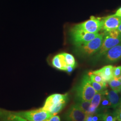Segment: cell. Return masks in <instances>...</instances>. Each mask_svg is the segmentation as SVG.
<instances>
[{"mask_svg": "<svg viewBox=\"0 0 121 121\" xmlns=\"http://www.w3.org/2000/svg\"><path fill=\"white\" fill-rule=\"evenodd\" d=\"M114 14L117 16L121 17V7L119 8L117 10L115 14Z\"/></svg>", "mask_w": 121, "mask_h": 121, "instance_id": "cell-27", "label": "cell"}, {"mask_svg": "<svg viewBox=\"0 0 121 121\" xmlns=\"http://www.w3.org/2000/svg\"><path fill=\"white\" fill-rule=\"evenodd\" d=\"M76 25L87 32L91 33H98L102 27V19L91 16L90 19Z\"/></svg>", "mask_w": 121, "mask_h": 121, "instance_id": "cell-7", "label": "cell"}, {"mask_svg": "<svg viewBox=\"0 0 121 121\" xmlns=\"http://www.w3.org/2000/svg\"><path fill=\"white\" fill-rule=\"evenodd\" d=\"M52 65L57 69L66 70L67 65L65 62L63 53L55 55L52 59Z\"/></svg>", "mask_w": 121, "mask_h": 121, "instance_id": "cell-13", "label": "cell"}, {"mask_svg": "<svg viewBox=\"0 0 121 121\" xmlns=\"http://www.w3.org/2000/svg\"><path fill=\"white\" fill-rule=\"evenodd\" d=\"M99 33H91L87 32L76 25L73 27L70 31V35L73 44L75 46L86 43L94 39Z\"/></svg>", "mask_w": 121, "mask_h": 121, "instance_id": "cell-6", "label": "cell"}, {"mask_svg": "<svg viewBox=\"0 0 121 121\" xmlns=\"http://www.w3.org/2000/svg\"><path fill=\"white\" fill-rule=\"evenodd\" d=\"M74 67L72 66H70V65H67V67H66V71L68 73H70L73 70V69H74Z\"/></svg>", "mask_w": 121, "mask_h": 121, "instance_id": "cell-26", "label": "cell"}, {"mask_svg": "<svg viewBox=\"0 0 121 121\" xmlns=\"http://www.w3.org/2000/svg\"><path fill=\"white\" fill-rule=\"evenodd\" d=\"M91 84L96 92H103L106 90L107 86H104L98 82L91 81Z\"/></svg>", "mask_w": 121, "mask_h": 121, "instance_id": "cell-20", "label": "cell"}, {"mask_svg": "<svg viewBox=\"0 0 121 121\" xmlns=\"http://www.w3.org/2000/svg\"><path fill=\"white\" fill-rule=\"evenodd\" d=\"M119 78V79H120V81H121V76L120 77V78Z\"/></svg>", "mask_w": 121, "mask_h": 121, "instance_id": "cell-30", "label": "cell"}, {"mask_svg": "<svg viewBox=\"0 0 121 121\" xmlns=\"http://www.w3.org/2000/svg\"><path fill=\"white\" fill-rule=\"evenodd\" d=\"M104 91L103 92H96L95 93L93 98L91 100V106L98 108L104 95Z\"/></svg>", "mask_w": 121, "mask_h": 121, "instance_id": "cell-15", "label": "cell"}, {"mask_svg": "<svg viewBox=\"0 0 121 121\" xmlns=\"http://www.w3.org/2000/svg\"><path fill=\"white\" fill-rule=\"evenodd\" d=\"M109 85L113 90L117 93L120 92L121 89V82L119 78H112L108 82Z\"/></svg>", "mask_w": 121, "mask_h": 121, "instance_id": "cell-14", "label": "cell"}, {"mask_svg": "<svg viewBox=\"0 0 121 121\" xmlns=\"http://www.w3.org/2000/svg\"></svg>", "mask_w": 121, "mask_h": 121, "instance_id": "cell-32", "label": "cell"}, {"mask_svg": "<svg viewBox=\"0 0 121 121\" xmlns=\"http://www.w3.org/2000/svg\"><path fill=\"white\" fill-rule=\"evenodd\" d=\"M117 30L118 31V32L120 33V34L121 35V23L120 24V25L118 26V27L117 29Z\"/></svg>", "mask_w": 121, "mask_h": 121, "instance_id": "cell-28", "label": "cell"}, {"mask_svg": "<svg viewBox=\"0 0 121 121\" xmlns=\"http://www.w3.org/2000/svg\"><path fill=\"white\" fill-rule=\"evenodd\" d=\"M53 116L42 108L17 112L0 108V121H44Z\"/></svg>", "mask_w": 121, "mask_h": 121, "instance_id": "cell-1", "label": "cell"}, {"mask_svg": "<svg viewBox=\"0 0 121 121\" xmlns=\"http://www.w3.org/2000/svg\"><path fill=\"white\" fill-rule=\"evenodd\" d=\"M107 62L112 63L121 59V43L108 50L104 55Z\"/></svg>", "mask_w": 121, "mask_h": 121, "instance_id": "cell-10", "label": "cell"}, {"mask_svg": "<svg viewBox=\"0 0 121 121\" xmlns=\"http://www.w3.org/2000/svg\"><path fill=\"white\" fill-rule=\"evenodd\" d=\"M63 55L67 65H70L74 67L76 66V61L73 55L66 52H63Z\"/></svg>", "mask_w": 121, "mask_h": 121, "instance_id": "cell-16", "label": "cell"}, {"mask_svg": "<svg viewBox=\"0 0 121 121\" xmlns=\"http://www.w3.org/2000/svg\"><path fill=\"white\" fill-rule=\"evenodd\" d=\"M117 118L115 112H104L102 113V121H116Z\"/></svg>", "mask_w": 121, "mask_h": 121, "instance_id": "cell-19", "label": "cell"}, {"mask_svg": "<svg viewBox=\"0 0 121 121\" xmlns=\"http://www.w3.org/2000/svg\"></svg>", "mask_w": 121, "mask_h": 121, "instance_id": "cell-31", "label": "cell"}, {"mask_svg": "<svg viewBox=\"0 0 121 121\" xmlns=\"http://www.w3.org/2000/svg\"><path fill=\"white\" fill-rule=\"evenodd\" d=\"M113 75L114 78H120L121 76V66L113 67Z\"/></svg>", "mask_w": 121, "mask_h": 121, "instance_id": "cell-22", "label": "cell"}, {"mask_svg": "<svg viewBox=\"0 0 121 121\" xmlns=\"http://www.w3.org/2000/svg\"><path fill=\"white\" fill-rule=\"evenodd\" d=\"M76 104L87 115L91 105V101L86 100H78V102Z\"/></svg>", "mask_w": 121, "mask_h": 121, "instance_id": "cell-17", "label": "cell"}, {"mask_svg": "<svg viewBox=\"0 0 121 121\" xmlns=\"http://www.w3.org/2000/svg\"><path fill=\"white\" fill-rule=\"evenodd\" d=\"M119 108H121V102H120V106Z\"/></svg>", "mask_w": 121, "mask_h": 121, "instance_id": "cell-29", "label": "cell"}, {"mask_svg": "<svg viewBox=\"0 0 121 121\" xmlns=\"http://www.w3.org/2000/svg\"><path fill=\"white\" fill-rule=\"evenodd\" d=\"M102 27L104 32L117 30L121 23V17L115 14L103 17L102 19Z\"/></svg>", "mask_w": 121, "mask_h": 121, "instance_id": "cell-8", "label": "cell"}, {"mask_svg": "<svg viewBox=\"0 0 121 121\" xmlns=\"http://www.w3.org/2000/svg\"><path fill=\"white\" fill-rule=\"evenodd\" d=\"M87 115L76 104L72 105L65 114L66 121H85Z\"/></svg>", "mask_w": 121, "mask_h": 121, "instance_id": "cell-9", "label": "cell"}, {"mask_svg": "<svg viewBox=\"0 0 121 121\" xmlns=\"http://www.w3.org/2000/svg\"><path fill=\"white\" fill-rule=\"evenodd\" d=\"M92 121H102V113H95L92 116Z\"/></svg>", "mask_w": 121, "mask_h": 121, "instance_id": "cell-23", "label": "cell"}, {"mask_svg": "<svg viewBox=\"0 0 121 121\" xmlns=\"http://www.w3.org/2000/svg\"><path fill=\"white\" fill-rule=\"evenodd\" d=\"M100 104L101 108L102 109H107L111 107V103L105 95H103Z\"/></svg>", "mask_w": 121, "mask_h": 121, "instance_id": "cell-21", "label": "cell"}, {"mask_svg": "<svg viewBox=\"0 0 121 121\" xmlns=\"http://www.w3.org/2000/svg\"><path fill=\"white\" fill-rule=\"evenodd\" d=\"M113 67L111 65L103 67L100 69L92 71L91 73L100 76L106 82H108L113 78Z\"/></svg>", "mask_w": 121, "mask_h": 121, "instance_id": "cell-11", "label": "cell"}, {"mask_svg": "<svg viewBox=\"0 0 121 121\" xmlns=\"http://www.w3.org/2000/svg\"><path fill=\"white\" fill-rule=\"evenodd\" d=\"M117 118V120L118 121H121V108H119L114 112Z\"/></svg>", "mask_w": 121, "mask_h": 121, "instance_id": "cell-24", "label": "cell"}, {"mask_svg": "<svg viewBox=\"0 0 121 121\" xmlns=\"http://www.w3.org/2000/svg\"><path fill=\"white\" fill-rule=\"evenodd\" d=\"M104 95L108 97L110 102L111 107L114 109H116L118 107H119L121 98H120L118 93L112 90L108 91L106 89L104 92Z\"/></svg>", "mask_w": 121, "mask_h": 121, "instance_id": "cell-12", "label": "cell"}, {"mask_svg": "<svg viewBox=\"0 0 121 121\" xmlns=\"http://www.w3.org/2000/svg\"><path fill=\"white\" fill-rule=\"evenodd\" d=\"M96 93V91L91 84L89 76L88 75H84L75 88L77 99L78 100L91 101Z\"/></svg>", "mask_w": 121, "mask_h": 121, "instance_id": "cell-4", "label": "cell"}, {"mask_svg": "<svg viewBox=\"0 0 121 121\" xmlns=\"http://www.w3.org/2000/svg\"><path fill=\"white\" fill-rule=\"evenodd\" d=\"M88 75L90 78L91 81L98 82L104 86H107V82H106L103 79V78L99 75L92 73L91 72L88 73Z\"/></svg>", "mask_w": 121, "mask_h": 121, "instance_id": "cell-18", "label": "cell"}, {"mask_svg": "<svg viewBox=\"0 0 121 121\" xmlns=\"http://www.w3.org/2000/svg\"><path fill=\"white\" fill-rule=\"evenodd\" d=\"M68 99V94H53L47 98L42 109L56 115L64 108Z\"/></svg>", "mask_w": 121, "mask_h": 121, "instance_id": "cell-2", "label": "cell"}, {"mask_svg": "<svg viewBox=\"0 0 121 121\" xmlns=\"http://www.w3.org/2000/svg\"><path fill=\"white\" fill-rule=\"evenodd\" d=\"M104 33L99 34L94 39L86 43L76 46L75 51L79 56L88 57L97 53L102 43Z\"/></svg>", "mask_w": 121, "mask_h": 121, "instance_id": "cell-3", "label": "cell"}, {"mask_svg": "<svg viewBox=\"0 0 121 121\" xmlns=\"http://www.w3.org/2000/svg\"><path fill=\"white\" fill-rule=\"evenodd\" d=\"M121 43V35L117 30L104 33L102 44L97 52L96 57L99 58L104 56L110 48Z\"/></svg>", "mask_w": 121, "mask_h": 121, "instance_id": "cell-5", "label": "cell"}, {"mask_svg": "<svg viewBox=\"0 0 121 121\" xmlns=\"http://www.w3.org/2000/svg\"><path fill=\"white\" fill-rule=\"evenodd\" d=\"M46 121H60V118L59 116L54 115L50 117Z\"/></svg>", "mask_w": 121, "mask_h": 121, "instance_id": "cell-25", "label": "cell"}]
</instances>
